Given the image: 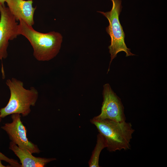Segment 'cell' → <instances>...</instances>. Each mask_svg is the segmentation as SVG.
<instances>
[{"label":"cell","instance_id":"1","mask_svg":"<svg viewBox=\"0 0 167 167\" xmlns=\"http://www.w3.org/2000/svg\"><path fill=\"white\" fill-rule=\"evenodd\" d=\"M18 33L25 36L33 49V55L38 61H49L56 57L61 46L62 36L55 31L42 33L35 30L24 21L19 19Z\"/></svg>","mask_w":167,"mask_h":167},{"label":"cell","instance_id":"2","mask_svg":"<svg viewBox=\"0 0 167 167\" xmlns=\"http://www.w3.org/2000/svg\"><path fill=\"white\" fill-rule=\"evenodd\" d=\"M6 84L10 92L7 105L0 109V117L5 118L13 113L28 116L31 112V107L35 106L38 99L39 93L34 87L26 89L23 83L14 78L7 79Z\"/></svg>","mask_w":167,"mask_h":167},{"label":"cell","instance_id":"3","mask_svg":"<svg viewBox=\"0 0 167 167\" xmlns=\"http://www.w3.org/2000/svg\"><path fill=\"white\" fill-rule=\"evenodd\" d=\"M90 121L104 138L109 151L115 152L130 148V142L134 132L130 123L107 119L100 120L92 119Z\"/></svg>","mask_w":167,"mask_h":167},{"label":"cell","instance_id":"4","mask_svg":"<svg viewBox=\"0 0 167 167\" xmlns=\"http://www.w3.org/2000/svg\"><path fill=\"white\" fill-rule=\"evenodd\" d=\"M110 0L113 6L110 11H97L106 17L109 22V25L106 28L111 38V44L108 47L111 59L108 72L113 60L119 52H124L126 57L135 55L131 52L130 49L126 46L125 42V34L119 20V15L122 8V0Z\"/></svg>","mask_w":167,"mask_h":167},{"label":"cell","instance_id":"5","mask_svg":"<svg viewBox=\"0 0 167 167\" xmlns=\"http://www.w3.org/2000/svg\"><path fill=\"white\" fill-rule=\"evenodd\" d=\"M12 122L6 123L1 127L8 135L11 141L19 148L27 150L32 154L41 152L37 146L28 140L27 137V130L21 120V115L19 113L11 114Z\"/></svg>","mask_w":167,"mask_h":167},{"label":"cell","instance_id":"6","mask_svg":"<svg viewBox=\"0 0 167 167\" xmlns=\"http://www.w3.org/2000/svg\"><path fill=\"white\" fill-rule=\"evenodd\" d=\"M0 61L8 56L9 41L19 35L18 24L15 18L5 4H0Z\"/></svg>","mask_w":167,"mask_h":167},{"label":"cell","instance_id":"7","mask_svg":"<svg viewBox=\"0 0 167 167\" xmlns=\"http://www.w3.org/2000/svg\"><path fill=\"white\" fill-rule=\"evenodd\" d=\"M103 88V101L101 112L93 119L97 120L107 119L117 122L125 121L124 107L120 99L113 91L109 84H105Z\"/></svg>","mask_w":167,"mask_h":167},{"label":"cell","instance_id":"8","mask_svg":"<svg viewBox=\"0 0 167 167\" xmlns=\"http://www.w3.org/2000/svg\"><path fill=\"white\" fill-rule=\"evenodd\" d=\"M6 2L17 21L22 19L29 25L34 24L33 17L36 7H32V0H6Z\"/></svg>","mask_w":167,"mask_h":167},{"label":"cell","instance_id":"9","mask_svg":"<svg viewBox=\"0 0 167 167\" xmlns=\"http://www.w3.org/2000/svg\"><path fill=\"white\" fill-rule=\"evenodd\" d=\"M9 149L12 151L20 160L21 167H44L55 158H45L34 156L28 150L19 148L11 141Z\"/></svg>","mask_w":167,"mask_h":167},{"label":"cell","instance_id":"10","mask_svg":"<svg viewBox=\"0 0 167 167\" xmlns=\"http://www.w3.org/2000/svg\"><path fill=\"white\" fill-rule=\"evenodd\" d=\"M106 141L104 137L100 133L97 136V143L89 162L90 167H99V157L100 153L104 148H107Z\"/></svg>","mask_w":167,"mask_h":167},{"label":"cell","instance_id":"11","mask_svg":"<svg viewBox=\"0 0 167 167\" xmlns=\"http://www.w3.org/2000/svg\"><path fill=\"white\" fill-rule=\"evenodd\" d=\"M2 119V118L0 117V123ZM0 160L8 163L11 167H21V164L19 163L17 160L9 158L0 152Z\"/></svg>","mask_w":167,"mask_h":167},{"label":"cell","instance_id":"12","mask_svg":"<svg viewBox=\"0 0 167 167\" xmlns=\"http://www.w3.org/2000/svg\"><path fill=\"white\" fill-rule=\"evenodd\" d=\"M6 0H0V4H4V3L6 2Z\"/></svg>","mask_w":167,"mask_h":167},{"label":"cell","instance_id":"13","mask_svg":"<svg viewBox=\"0 0 167 167\" xmlns=\"http://www.w3.org/2000/svg\"><path fill=\"white\" fill-rule=\"evenodd\" d=\"M1 160H0V167H8L7 166H5L2 164L1 162Z\"/></svg>","mask_w":167,"mask_h":167}]
</instances>
